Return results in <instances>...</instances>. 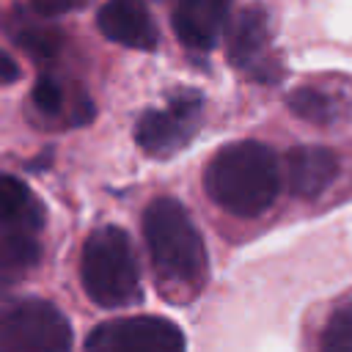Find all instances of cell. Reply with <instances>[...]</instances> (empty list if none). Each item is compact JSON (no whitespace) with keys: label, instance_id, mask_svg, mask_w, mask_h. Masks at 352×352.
Returning a JSON list of instances; mask_svg holds the SVG:
<instances>
[{"label":"cell","instance_id":"5","mask_svg":"<svg viewBox=\"0 0 352 352\" xmlns=\"http://www.w3.org/2000/svg\"><path fill=\"white\" fill-rule=\"evenodd\" d=\"M85 352H184V333L165 316H124L94 327Z\"/></svg>","mask_w":352,"mask_h":352},{"label":"cell","instance_id":"17","mask_svg":"<svg viewBox=\"0 0 352 352\" xmlns=\"http://www.w3.org/2000/svg\"><path fill=\"white\" fill-rule=\"evenodd\" d=\"M88 0H30V6L44 14V16H52V14H66V11H77L82 8Z\"/></svg>","mask_w":352,"mask_h":352},{"label":"cell","instance_id":"2","mask_svg":"<svg viewBox=\"0 0 352 352\" xmlns=\"http://www.w3.org/2000/svg\"><path fill=\"white\" fill-rule=\"evenodd\" d=\"M206 195L234 217H258L280 190V168L270 146L234 140L212 154L204 170Z\"/></svg>","mask_w":352,"mask_h":352},{"label":"cell","instance_id":"11","mask_svg":"<svg viewBox=\"0 0 352 352\" xmlns=\"http://www.w3.org/2000/svg\"><path fill=\"white\" fill-rule=\"evenodd\" d=\"M44 226V206L16 176L0 173V231L33 236Z\"/></svg>","mask_w":352,"mask_h":352},{"label":"cell","instance_id":"16","mask_svg":"<svg viewBox=\"0 0 352 352\" xmlns=\"http://www.w3.org/2000/svg\"><path fill=\"white\" fill-rule=\"evenodd\" d=\"M33 104L44 113V116H55L63 107V91L58 85V80L52 77H38V82L33 85Z\"/></svg>","mask_w":352,"mask_h":352},{"label":"cell","instance_id":"14","mask_svg":"<svg viewBox=\"0 0 352 352\" xmlns=\"http://www.w3.org/2000/svg\"><path fill=\"white\" fill-rule=\"evenodd\" d=\"M322 352H352V302H344L330 314L322 330Z\"/></svg>","mask_w":352,"mask_h":352},{"label":"cell","instance_id":"3","mask_svg":"<svg viewBox=\"0 0 352 352\" xmlns=\"http://www.w3.org/2000/svg\"><path fill=\"white\" fill-rule=\"evenodd\" d=\"M80 278L85 294L102 308H124L140 300L138 258L124 228L102 226L85 239Z\"/></svg>","mask_w":352,"mask_h":352},{"label":"cell","instance_id":"13","mask_svg":"<svg viewBox=\"0 0 352 352\" xmlns=\"http://www.w3.org/2000/svg\"><path fill=\"white\" fill-rule=\"evenodd\" d=\"M289 110L305 121H314V124H327L333 121L336 110H333V99L316 88H297L289 94Z\"/></svg>","mask_w":352,"mask_h":352},{"label":"cell","instance_id":"15","mask_svg":"<svg viewBox=\"0 0 352 352\" xmlns=\"http://www.w3.org/2000/svg\"><path fill=\"white\" fill-rule=\"evenodd\" d=\"M16 44L36 58H52L60 50V33L52 28H22L16 33Z\"/></svg>","mask_w":352,"mask_h":352},{"label":"cell","instance_id":"1","mask_svg":"<svg viewBox=\"0 0 352 352\" xmlns=\"http://www.w3.org/2000/svg\"><path fill=\"white\" fill-rule=\"evenodd\" d=\"M143 236L151 267L168 300H187L206 280L204 239L187 209L173 198H154L143 212Z\"/></svg>","mask_w":352,"mask_h":352},{"label":"cell","instance_id":"4","mask_svg":"<svg viewBox=\"0 0 352 352\" xmlns=\"http://www.w3.org/2000/svg\"><path fill=\"white\" fill-rule=\"evenodd\" d=\"M0 352H72L69 319L47 300H14L0 308Z\"/></svg>","mask_w":352,"mask_h":352},{"label":"cell","instance_id":"18","mask_svg":"<svg viewBox=\"0 0 352 352\" xmlns=\"http://www.w3.org/2000/svg\"><path fill=\"white\" fill-rule=\"evenodd\" d=\"M19 77V63L14 60V55H8L6 50H0V85H8Z\"/></svg>","mask_w":352,"mask_h":352},{"label":"cell","instance_id":"10","mask_svg":"<svg viewBox=\"0 0 352 352\" xmlns=\"http://www.w3.org/2000/svg\"><path fill=\"white\" fill-rule=\"evenodd\" d=\"M338 173V160L324 146H294L286 154V187L297 198L322 195Z\"/></svg>","mask_w":352,"mask_h":352},{"label":"cell","instance_id":"6","mask_svg":"<svg viewBox=\"0 0 352 352\" xmlns=\"http://www.w3.org/2000/svg\"><path fill=\"white\" fill-rule=\"evenodd\" d=\"M201 118V96L182 91L165 107L146 110L135 124L138 146L151 157H170L190 143Z\"/></svg>","mask_w":352,"mask_h":352},{"label":"cell","instance_id":"7","mask_svg":"<svg viewBox=\"0 0 352 352\" xmlns=\"http://www.w3.org/2000/svg\"><path fill=\"white\" fill-rule=\"evenodd\" d=\"M228 58L234 66L256 74L258 80H275L278 60L270 47V25L267 14L258 6L245 8L231 28L228 36Z\"/></svg>","mask_w":352,"mask_h":352},{"label":"cell","instance_id":"8","mask_svg":"<svg viewBox=\"0 0 352 352\" xmlns=\"http://www.w3.org/2000/svg\"><path fill=\"white\" fill-rule=\"evenodd\" d=\"M231 3L234 0H176L170 16L173 33L190 50H212L223 36Z\"/></svg>","mask_w":352,"mask_h":352},{"label":"cell","instance_id":"12","mask_svg":"<svg viewBox=\"0 0 352 352\" xmlns=\"http://www.w3.org/2000/svg\"><path fill=\"white\" fill-rule=\"evenodd\" d=\"M41 248L28 234H3L0 236V292L16 286L28 270L38 264Z\"/></svg>","mask_w":352,"mask_h":352},{"label":"cell","instance_id":"9","mask_svg":"<svg viewBox=\"0 0 352 352\" xmlns=\"http://www.w3.org/2000/svg\"><path fill=\"white\" fill-rule=\"evenodd\" d=\"M96 25L110 41L129 50H154L160 41L143 0H107L96 14Z\"/></svg>","mask_w":352,"mask_h":352}]
</instances>
